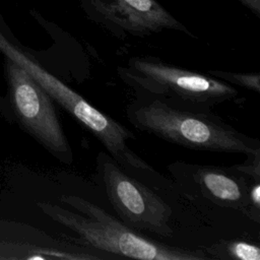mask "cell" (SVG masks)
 <instances>
[{
    "label": "cell",
    "instance_id": "cell-13",
    "mask_svg": "<svg viewBox=\"0 0 260 260\" xmlns=\"http://www.w3.org/2000/svg\"><path fill=\"white\" fill-rule=\"evenodd\" d=\"M244 6L250 9L255 15H260V0H239Z\"/></svg>",
    "mask_w": 260,
    "mask_h": 260
},
{
    "label": "cell",
    "instance_id": "cell-6",
    "mask_svg": "<svg viewBox=\"0 0 260 260\" xmlns=\"http://www.w3.org/2000/svg\"><path fill=\"white\" fill-rule=\"evenodd\" d=\"M8 100L20 127L63 164L71 165L73 151L61 126L55 102L19 65L6 58Z\"/></svg>",
    "mask_w": 260,
    "mask_h": 260
},
{
    "label": "cell",
    "instance_id": "cell-12",
    "mask_svg": "<svg viewBox=\"0 0 260 260\" xmlns=\"http://www.w3.org/2000/svg\"><path fill=\"white\" fill-rule=\"evenodd\" d=\"M248 199L251 207L260 213V180H252L249 185Z\"/></svg>",
    "mask_w": 260,
    "mask_h": 260
},
{
    "label": "cell",
    "instance_id": "cell-4",
    "mask_svg": "<svg viewBox=\"0 0 260 260\" xmlns=\"http://www.w3.org/2000/svg\"><path fill=\"white\" fill-rule=\"evenodd\" d=\"M117 72L137 95L158 99L187 110L211 111L238 95V90L230 83L151 56L132 57L127 67H118Z\"/></svg>",
    "mask_w": 260,
    "mask_h": 260
},
{
    "label": "cell",
    "instance_id": "cell-7",
    "mask_svg": "<svg viewBox=\"0 0 260 260\" xmlns=\"http://www.w3.org/2000/svg\"><path fill=\"white\" fill-rule=\"evenodd\" d=\"M87 18L119 39L162 30L194 35L156 0H79Z\"/></svg>",
    "mask_w": 260,
    "mask_h": 260
},
{
    "label": "cell",
    "instance_id": "cell-10",
    "mask_svg": "<svg viewBox=\"0 0 260 260\" xmlns=\"http://www.w3.org/2000/svg\"><path fill=\"white\" fill-rule=\"evenodd\" d=\"M209 75L218 78L226 83H233L257 93L260 92V75L259 73H235L221 70H211Z\"/></svg>",
    "mask_w": 260,
    "mask_h": 260
},
{
    "label": "cell",
    "instance_id": "cell-14",
    "mask_svg": "<svg viewBox=\"0 0 260 260\" xmlns=\"http://www.w3.org/2000/svg\"><path fill=\"white\" fill-rule=\"evenodd\" d=\"M0 260H4V258L2 256H0Z\"/></svg>",
    "mask_w": 260,
    "mask_h": 260
},
{
    "label": "cell",
    "instance_id": "cell-2",
    "mask_svg": "<svg viewBox=\"0 0 260 260\" xmlns=\"http://www.w3.org/2000/svg\"><path fill=\"white\" fill-rule=\"evenodd\" d=\"M129 122L170 143L194 150L245 154L260 153V141L228 124L211 111H194L158 99L137 95L126 109Z\"/></svg>",
    "mask_w": 260,
    "mask_h": 260
},
{
    "label": "cell",
    "instance_id": "cell-11",
    "mask_svg": "<svg viewBox=\"0 0 260 260\" xmlns=\"http://www.w3.org/2000/svg\"><path fill=\"white\" fill-rule=\"evenodd\" d=\"M240 174L251 180H260V153L247 157L246 161L241 165L233 166Z\"/></svg>",
    "mask_w": 260,
    "mask_h": 260
},
{
    "label": "cell",
    "instance_id": "cell-5",
    "mask_svg": "<svg viewBox=\"0 0 260 260\" xmlns=\"http://www.w3.org/2000/svg\"><path fill=\"white\" fill-rule=\"evenodd\" d=\"M96 173L119 218L136 231L172 238V207L139 180L128 175L108 152L96 156Z\"/></svg>",
    "mask_w": 260,
    "mask_h": 260
},
{
    "label": "cell",
    "instance_id": "cell-8",
    "mask_svg": "<svg viewBox=\"0 0 260 260\" xmlns=\"http://www.w3.org/2000/svg\"><path fill=\"white\" fill-rule=\"evenodd\" d=\"M168 170L188 196L238 210L249 219L260 222V213L251 207L248 199L252 180L240 174L233 166L226 168L178 160L170 164Z\"/></svg>",
    "mask_w": 260,
    "mask_h": 260
},
{
    "label": "cell",
    "instance_id": "cell-3",
    "mask_svg": "<svg viewBox=\"0 0 260 260\" xmlns=\"http://www.w3.org/2000/svg\"><path fill=\"white\" fill-rule=\"evenodd\" d=\"M0 50L8 59L22 67L51 99L89 131L107 152L127 172L153 180L158 174L130 147L135 135L127 127L90 105L82 95L58 79L24 52L16 49L0 35Z\"/></svg>",
    "mask_w": 260,
    "mask_h": 260
},
{
    "label": "cell",
    "instance_id": "cell-9",
    "mask_svg": "<svg viewBox=\"0 0 260 260\" xmlns=\"http://www.w3.org/2000/svg\"><path fill=\"white\" fill-rule=\"evenodd\" d=\"M203 252L208 259L260 260L259 246L245 240H222L205 247Z\"/></svg>",
    "mask_w": 260,
    "mask_h": 260
},
{
    "label": "cell",
    "instance_id": "cell-1",
    "mask_svg": "<svg viewBox=\"0 0 260 260\" xmlns=\"http://www.w3.org/2000/svg\"><path fill=\"white\" fill-rule=\"evenodd\" d=\"M60 201L73 210L50 202L38 207L54 221L72 231L83 246L114 257L141 260H207L203 250H190L149 239L91 201L63 195Z\"/></svg>",
    "mask_w": 260,
    "mask_h": 260
}]
</instances>
